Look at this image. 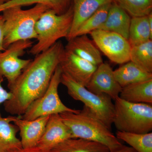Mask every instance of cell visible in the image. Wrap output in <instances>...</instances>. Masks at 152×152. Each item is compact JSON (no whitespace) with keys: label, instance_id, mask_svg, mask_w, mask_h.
<instances>
[{"label":"cell","instance_id":"14","mask_svg":"<svg viewBox=\"0 0 152 152\" xmlns=\"http://www.w3.org/2000/svg\"><path fill=\"white\" fill-rule=\"evenodd\" d=\"M68 41L66 50L97 66L103 63L99 50L87 35L77 36Z\"/></svg>","mask_w":152,"mask_h":152},{"label":"cell","instance_id":"10","mask_svg":"<svg viewBox=\"0 0 152 152\" xmlns=\"http://www.w3.org/2000/svg\"><path fill=\"white\" fill-rule=\"evenodd\" d=\"M86 88L96 94L107 95L114 101L119 97L122 89L111 66L104 62L98 66Z\"/></svg>","mask_w":152,"mask_h":152},{"label":"cell","instance_id":"28","mask_svg":"<svg viewBox=\"0 0 152 152\" xmlns=\"http://www.w3.org/2000/svg\"><path fill=\"white\" fill-rule=\"evenodd\" d=\"M3 81L2 80H0V106L6 101L10 100L12 96V93L7 91L2 86ZM1 116V115L0 113V116Z\"/></svg>","mask_w":152,"mask_h":152},{"label":"cell","instance_id":"9","mask_svg":"<svg viewBox=\"0 0 152 152\" xmlns=\"http://www.w3.org/2000/svg\"><path fill=\"white\" fill-rule=\"evenodd\" d=\"M90 34L98 49L113 62L122 64L129 61L131 46L122 36L102 30H95Z\"/></svg>","mask_w":152,"mask_h":152},{"label":"cell","instance_id":"6","mask_svg":"<svg viewBox=\"0 0 152 152\" xmlns=\"http://www.w3.org/2000/svg\"><path fill=\"white\" fill-rule=\"evenodd\" d=\"M61 83L67 88L71 97L83 102L111 130L115 115V105L111 98L106 94H96L91 92L63 72Z\"/></svg>","mask_w":152,"mask_h":152},{"label":"cell","instance_id":"17","mask_svg":"<svg viewBox=\"0 0 152 152\" xmlns=\"http://www.w3.org/2000/svg\"><path fill=\"white\" fill-rule=\"evenodd\" d=\"M15 117L0 116V152H10L22 148L20 140L17 137L18 129L11 124Z\"/></svg>","mask_w":152,"mask_h":152},{"label":"cell","instance_id":"4","mask_svg":"<svg viewBox=\"0 0 152 152\" xmlns=\"http://www.w3.org/2000/svg\"><path fill=\"white\" fill-rule=\"evenodd\" d=\"M73 19L72 4L67 11L61 15L50 10L45 12L36 23L37 42L30 49V53L37 56L50 48L61 38H67Z\"/></svg>","mask_w":152,"mask_h":152},{"label":"cell","instance_id":"22","mask_svg":"<svg viewBox=\"0 0 152 152\" xmlns=\"http://www.w3.org/2000/svg\"><path fill=\"white\" fill-rule=\"evenodd\" d=\"M72 0H10L0 6V13L3 11L15 7H23L33 4H41L46 6L50 10L58 15L64 13L67 11L72 4Z\"/></svg>","mask_w":152,"mask_h":152},{"label":"cell","instance_id":"2","mask_svg":"<svg viewBox=\"0 0 152 152\" xmlns=\"http://www.w3.org/2000/svg\"><path fill=\"white\" fill-rule=\"evenodd\" d=\"M60 115L70 130L72 138L83 139L100 143L107 147L110 152L123 146L111 130L86 106L78 113L66 112Z\"/></svg>","mask_w":152,"mask_h":152},{"label":"cell","instance_id":"25","mask_svg":"<svg viewBox=\"0 0 152 152\" xmlns=\"http://www.w3.org/2000/svg\"><path fill=\"white\" fill-rule=\"evenodd\" d=\"M112 3L103 6L85 20L80 26L73 38L87 35L93 31L99 29L104 23Z\"/></svg>","mask_w":152,"mask_h":152},{"label":"cell","instance_id":"20","mask_svg":"<svg viewBox=\"0 0 152 152\" xmlns=\"http://www.w3.org/2000/svg\"><path fill=\"white\" fill-rule=\"evenodd\" d=\"M152 40V31L149 25L148 15L131 18L128 40L131 47Z\"/></svg>","mask_w":152,"mask_h":152},{"label":"cell","instance_id":"30","mask_svg":"<svg viewBox=\"0 0 152 152\" xmlns=\"http://www.w3.org/2000/svg\"><path fill=\"white\" fill-rule=\"evenodd\" d=\"M110 152H137L134 149L131 147L123 145L122 146L119 148L118 149Z\"/></svg>","mask_w":152,"mask_h":152},{"label":"cell","instance_id":"31","mask_svg":"<svg viewBox=\"0 0 152 152\" xmlns=\"http://www.w3.org/2000/svg\"><path fill=\"white\" fill-rule=\"evenodd\" d=\"M10 0H0V6L5 4V3L9 1Z\"/></svg>","mask_w":152,"mask_h":152},{"label":"cell","instance_id":"21","mask_svg":"<svg viewBox=\"0 0 152 152\" xmlns=\"http://www.w3.org/2000/svg\"><path fill=\"white\" fill-rule=\"evenodd\" d=\"M55 148L60 152H110L100 143L80 138L68 139Z\"/></svg>","mask_w":152,"mask_h":152},{"label":"cell","instance_id":"1","mask_svg":"<svg viewBox=\"0 0 152 152\" xmlns=\"http://www.w3.org/2000/svg\"><path fill=\"white\" fill-rule=\"evenodd\" d=\"M65 52L61 42L36 56L9 88L12 96L4 104L6 112L22 116L34 101L42 96L48 87Z\"/></svg>","mask_w":152,"mask_h":152},{"label":"cell","instance_id":"3","mask_svg":"<svg viewBox=\"0 0 152 152\" xmlns=\"http://www.w3.org/2000/svg\"><path fill=\"white\" fill-rule=\"evenodd\" d=\"M48 10L46 6L37 4L28 10L15 7L3 11L1 13L4 20L5 48L17 41L37 39L36 23L42 15Z\"/></svg>","mask_w":152,"mask_h":152},{"label":"cell","instance_id":"7","mask_svg":"<svg viewBox=\"0 0 152 152\" xmlns=\"http://www.w3.org/2000/svg\"><path fill=\"white\" fill-rule=\"evenodd\" d=\"M62 72L59 66H58L45 92L30 105L25 113L20 116L22 118L31 121L41 117L66 112L78 113L79 110L68 107L60 99L58 89Z\"/></svg>","mask_w":152,"mask_h":152},{"label":"cell","instance_id":"12","mask_svg":"<svg viewBox=\"0 0 152 152\" xmlns=\"http://www.w3.org/2000/svg\"><path fill=\"white\" fill-rule=\"evenodd\" d=\"M50 117V116H46L28 121L22 118L20 116L15 117L13 122L20 132L22 148L37 146L43 134Z\"/></svg>","mask_w":152,"mask_h":152},{"label":"cell","instance_id":"8","mask_svg":"<svg viewBox=\"0 0 152 152\" xmlns=\"http://www.w3.org/2000/svg\"><path fill=\"white\" fill-rule=\"evenodd\" d=\"M33 43L31 40L17 41L0 52V80L7 79L9 88L31 61L30 59L20 58L25 54L28 49L32 47Z\"/></svg>","mask_w":152,"mask_h":152},{"label":"cell","instance_id":"19","mask_svg":"<svg viewBox=\"0 0 152 152\" xmlns=\"http://www.w3.org/2000/svg\"><path fill=\"white\" fill-rule=\"evenodd\" d=\"M119 97L130 102L152 104V80L124 87Z\"/></svg>","mask_w":152,"mask_h":152},{"label":"cell","instance_id":"24","mask_svg":"<svg viewBox=\"0 0 152 152\" xmlns=\"http://www.w3.org/2000/svg\"><path fill=\"white\" fill-rule=\"evenodd\" d=\"M116 137L137 152H152V132L136 134L117 131Z\"/></svg>","mask_w":152,"mask_h":152},{"label":"cell","instance_id":"23","mask_svg":"<svg viewBox=\"0 0 152 152\" xmlns=\"http://www.w3.org/2000/svg\"><path fill=\"white\" fill-rule=\"evenodd\" d=\"M130 61L143 71L152 73V40L131 47Z\"/></svg>","mask_w":152,"mask_h":152},{"label":"cell","instance_id":"15","mask_svg":"<svg viewBox=\"0 0 152 152\" xmlns=\"http://www.w3.org/2000/svg\"><path fill=\"white\" fill-rule=\"evenodd\" d=\"M115 0H72L73 19L68 41L73 38L82 24L103 6Z\"/></svg>","mask_w":152,"mask_h":152},{"label":"cell","instance_id":"26","mask_svg":"<svg viewBox=\"0 0 152 152\" xmlns=\"http://www.w3.org/2000/svg\"><path fill=\"white\" fill-rule=\"evenodd\" d=\"M132 18L148 15L152 11V0H115Z\"/></svg>","mask_w":152,"mask_h":152},{"label":"cell","instance_id":"27","mask_svg":"<svg viewBox=\"0 0 152 152\" xmlns=\"http://www.w3.org/2000/svg\"><path fill=\"white\" fill-rule=\"evenodd\" d=\"M10 152H60L56 148L52 149H45L42 148L40 147L36 146L31 147V148H23L14 150Z\"/></svg>","mask_w":152,"mask_h":152},{"label":"cell","instance_id":"5","mask_svg":"<svg viewBox=\"0 0 152 152\" xmlns=\"http://www.w3.org/2000/svg\"><path fill=\"white\" fill-rule=\"evenodd\" d=\"M114 105L113 124L117 131L136 134L152 132L151 104L130 102L118 97Z\"/></svg>","mask_w":152,"mask_h":152},{"label":"cell","instance_id":"13","mask_svg":"<svg viewBox=\"0 0 152 152\" xmlns=\"http://www.w3.org/2000/svg\"><path fill=\"white\" fill-rule=\"evenodd\" d=\"M71 138H72V133L63 121L60 114H54L50 116L43 134L37 146L45 149H52Z\"/></svg>","mask_w":152,"mask_h":152},{"label":"cell","instance_id":"29","mask_svg":"<svg viewBox=\"0 0 152 152\" xmlns=\"http://www.w3.org/2000/svg\"><path fill=\"white\" fill-rule=\"evenodd\" d=\"M4 20L2 15H0V52L5 50L4 47Z\"/></svg>","mask_w":152,"mask_h":152},{"label":"cell","instance_id":"11","mask_svg":"<svg viewBox=\"0 0 152 152\" xmlns=\"http://www.w3.org/2000/svg\"><path fill=\"white\" fill-rule=\"evenodd\" d=\"M59 66L63 73L86 88L98 67L65 48Z\"/></svg>","mask_w":152,"mask_h":152},{"label":"cell","instance_id":"18","mask_svg":"<svg viewBox=\"0 0 152 152\" xmlns=\"http://www.w3.org/2000/svg\"><path fill=\"white\" fill-rule=\"evenodd\" d=\"M114 74L117 82L122 88L152 80V73L143 71L130 61L114 71Z\"/></svg>","mask_w":152,"mask_h":152},{"label":"cell","instance_id":"16","mask_svg":"<svg viewBox=\"0 0 152 152\" xmlns=\"http://www.w3.org/2000/svg\"><path fill=\"white\" fill-rule=\"evenodd\" d=\"M131 20L130 16L113 2L104 23L98 30L117 33L128 40Z\"/></svg>","mask_w":152,"mask_h":152}]
</instances>
